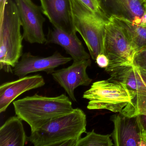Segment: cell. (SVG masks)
<instances>
[{"mask_svg": "<svg viewBox=\"0 0 146 146\" xmlns=\"http://www.w3.org/2000/svg\"><path fill=\"white\" fill-rule=\"evenodd\" d=\"M87 117L83 111L74 108L71 112L31 131L28 140L35 146H76L86 132Z\"/></svg>", "mask_w": 146, "mask_h": 146, "instance_id": "6da1fadb", "label": "cell"}, {"mask_svg": "<svg viewBox=\"0 0 146 146\" xmlns=\"http://www.w3.org/2000/svg\"><path fill=\"white\" fill-rule=\"evenodd\" d=\"M13 103L16 115L29 125L31 131L70 113L74 109L70 98L65 94L55 97L36 94Z\"/></svg>", "mask_w": 146, "mask_h": 146, "instance_id": "7a4b0ae2", "label": "cell"}, {"mask_svg": "<svg viewBox=\"0 0 146 146\" xmlns=\"http://www.w3.org/2000/svg\"><path fill=\"white\" fill-rule=\"evenodd\" d=\"M17 5L7 0L0 18V69L13 73V69L23 55V35Z\"/></svg>", "mask_w": 146, "mask_h": 146, "instance_id": "3957f363", "label": "cell"}, {"mask_svg": "<svg viewBox=\"0 0 146 146\" xmlns=\"http://www.w3.org/2000/svg\"><path fill=\"white\" fill-rule=\"evenodd\" d=\"M70 1L75 30L83 39L92 58L96 60L99 54H104V36L108 22L91 11L79 0Z\"/></svg>", "mask_w": 146, "mask_h": 146, "instance_id": "277c9868", "label": "cell"}, {"mask_svg": "<svg viewBox=\"0 0 146 146\" xmlns=\"http://www.w3.org/2000/svg\"><path fill=\"white\" fill-rule=\"evenodd\" d=\"M133 97L124 84L111 78L93 83L83 95V98L89 100V110L105 109L119 113L131 103Z\"/></svg>", "mask_w": 146, "mask_h": 146, "instance_id": "5b68a950", "label": "cell"}, {"mask_svg": "<svg viewBox=\"0 0 146 146\" xmlns=\"http://www.w3.org/2000/svg\"><path fill=\"white\" fill-rule=\"evenodd\" d=\"M109 74L110 78L124 84L134 96L121 113L129 117L146 114V75L133 64L118 67Z\"/></svg>", "mask_w": 146, "mask_h": 146, "instance_id": "8992f818", "label": "cell"}, {"mask_svg": "<svg viewBox=\"0 0 146 146\" xmlns=\"http://www.w3.org/2000/svg\"><path fill=\"white\" fill-rule=\"evenodd\" d=\"M136 52L122 29L110 20L106 24L104 39V54L109 60L105 68L108 73L118 67L133 64Z\"/></svg>", "mask_w": 146, "mask_h": 146, "instance_id": "52a82bcc", "label": "cell"}, {"mask_svg": "<svg viewBox=\"0 0 146 146\" xmlns=\"http://www.w3.org/2000/svg\"><path fill=\"white\" fill-rule=\"evenodd\" d=\"M23 29V38L31 43L46 44L47 38L43 32L45 18L41 7L31 0H15Z\"/></svg>", "mask_w": 146, "mask_h": 146, "instance_id": "ba28073f", "label": "cell"}, {"mask_svg": "<svg viewBox=\"0 0 146 146\" xmlns=\"http://www.w3.org/2000/svg\"><path fill=\"white\" fill-rule=\"evenodd\" d=\"M72 60L71 57H65L57 51L48 57L35 56L30 52L25 53L13 68V73L19 78L38 72L52 74L55 68L66 64Z\"/></svg>", "mask_w": 146, "mask_h": 146, "instance_id": "9c48e42d", "label": "cell"}, {"mask_svg": "<svg viewBox=\"0 0 146 146\" xmlns=\"http://www.w3.org/2000/svg\"><path fill=\"white\" fill-rule=\"evenodd\" d=\"M90 59L73 61L71 65L54 71L53 78L64 90L69 98L74 102L77 100L74 94L75 89L80 86H88L92 79L87 73V69L91 66Z\"/></svg>", "mask_w": 146, "mask_h": 146, "instance_id": "30bf717a", "label": "cell"}, {"mask_svg": "<svg viewBox=\"0 0 146 146\" xmlns=\"http://www.w3.org/2000/svg\"><path fill=\"white\" fill-rule=\"evenodd\" d=\"M114 128L111 136L114 146H146L142 137L137 116L129 117L118 113L110 118Z\"/></svg>", "mask_w": 146, "mask_h": 146, "instance_id": "8fae6325", "label": "cell"}, {"mask_svg": "<svg viewBox=\"0 0 146 146\" xmlns=\"http://www.w3.org/2000/svg\"><path fill=\"white\" fill-rule=\"evenodd\" d=\"M105 14L123 18L141 25H146V3L143 0H99Z\"/></svg>", "mask_w": 146, "mask_h": 146, "instance_id": "7c38bea8", "label": "cell"}, {"mask_svg": "<svg viewBox=\"0 0 146 146\" xmlns=\"http://www.w3.org/2000/svg\"><path fill=\"white\" fill-rule=\"evenodd\" d=\"M45 84V80L40 75L25 76L2 84L0 86V113L5 111L11 103L22 94Z\"/></svg>", "mask_w": 146, "mask_h": 146, "instance_id": "4fadbf2b", "label": "cell"}, {"mask_svg": "<svg viewBox=\"0 0 146 146\" xmlns=\"http://www.w3.org/2000/svg\"><path fill=\"white\" fill-rule=\"evenodd\" d=\"M43 14L54 28L76 33L72 22L70 0H40Z\"/></svg>", "mask_w": 146, "mask_h": 146, "instance_id": "5bb4252c", "label": "cell"}, {"mask_svg": "<svg viewBox=\"0 0 146 146\" xmlns=\"http://www.w3.org/2000/svg\"><path fill=\"white\" fill-rule=\"evenodd\" d=\"M57 44L62 47L66 53L71 56L73 61L90 59V55L85 51L76 33L70 34L54 27L49 29L46 44Z\"/></svg>", "mask_w": 146, "mask_h": 146, "instance_id": "9a60e30c", "label": "cell"}, {"mask_svg": "<svg viewBox=\"0 0 146 146\" xmlns=\"http://www.w3.org/2000/svg\"><path fill=\"white\" fill-rule=\"evenodd\" d=\"M18 116H13L0 128V146H24L28 137L23 123Z\"/></svg>", "mask_w": 146, "mask_h": 146, "instance_id": "2e32d148", "label": "cell"}, {"mask_svg": "<svg viewBox=\"0 0 146 146\" xmlns=\"http://www.w3.org/2000/svg\"><path fill=\"white\" fill-rule=\"evenodd\" d=\"M110 20L122 29L136 52L146 49V25L137 24L128 19L118 17H111Z\"/></svg>", "mask_w": 146, "mask_h": 146, "instance_id": "e0dca14e", "label": "cell"}, {"mask_svg": "<svg viewBox=\"0 0 146 146\" xmlns=\"http://www.w3.org/2000/svg\"><path fill=\"white\" fill-rule=\"evenodd\" d=\"M110 135H102L97 134L93 129L86 132L84 137H81L76 146H114L111 139Z\"/></svg>", "mask_w": 146, "mask_h": 146, "instance_id": "ac0fdd59", "label": "cell"}, {"mask_svg": "<svg viewBox=\"0 0 146 146\" xmlns=\"http://www.w3.org/2000/svg\"><path fill=\"white\" fill-rule=\"evenodd\" d=\"M87 8L96 15L103 19L106 22L110 21V19L103 11L99 0H79Z\"/></svg>", "mask_w": 146, "mask_h": 146, "instance_id": "d6986e66", "label": "cell"}, {"mask_svg": "<svg viewBox=\"0 0 146 146\" xmlns=\"http://www.w3.org/2000/svg\"><path fill=\"white\" fill-rule=\"evenodd\" d=\"M133 65L146 75V49L136 52L133 60Z\"/></svg>", "mask_w": 146, "mask_h": 146, "instance_id": "ffe728a7", "label": "cell"}, {"mask_svg": "<svg viewBox=\"0 0 146 146\" xmlns=\"http://www.w3.org/2000/svg\"><path fill=\"white\" fill-rule=\"evenodd\" d=\"M96 62L99 67L106 68L109 65V61L108 58L104 54H100L97 56Z\"/></svg>", "mask_w": 146, "mask_h": 146, "instance_id": "44dd1931", "label": "cell"}, {"mask_svg": "<svg viewBox=\"0 0 146 146\" xmlns=\"http://www.w3.org/2000/svg\"><path fill=\"white\" fill-rule=\"evenodd\" d=\"M137 118L141 134L146 135V114L138 115Z\"/></svg>", "mask_w": 146, "mask_h": 146, "instance_id": "7402d4cb", "label": "cell"}, {"mask_svg": "<svg viewBox=\"0 0 146 146\" xmlns=\"http://www.w3.org/2000/svg\"><path fill=\"white\" fill-rule=\"evenodd\" d=\"M7 1V0H0V18L2 17Z\"/></svg>", "mask_w": 146, "mask_h": 146, "instance_id": "603a6c76", "label": "cell"}, {"mask_svg": "<svg viewBox=\"0 0 146 146\" xmlns=\"http://www.w3.org/2000/svg\"><path fill=\"white\" fill-rule=\"evenodd\" d=\"M142 138L143 141H144L146 143V135L142 134Z\"/></svg>", "mask_w": 146, "mask_h": 146, "instance_id": "cb8c5ba5", "label": "cell"}, {"mask_svg": "<svg viewBox=\"0 0 146 146\" xmlns=\"http://www.w3.org/2000/svg\"><path fill=\"white\" fill-rule=\"evenodd\" d=\"M145 2H146V0H145Z\"/></svg>", "mask_w": 146, "mask_h": 146, "instance_id": "d4e9b609", "label": "cell"}, {"mask_svg": "<svg viewBox=\"0 0 146 146\" xmlns=\"http://www.w3.org/2000/svg\"><path fill=\"white\" fill-rule=\"evenodd\" d=\"M143 1H145V0H143Z\"/></svg>", "mask_w": 146, "mask_h": 146, "instance_id": "484cf974", "label": "cell"}]
</instances>
